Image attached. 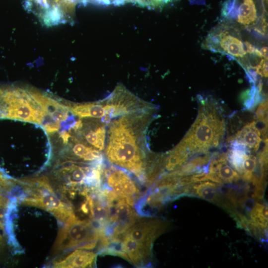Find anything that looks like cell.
Wrapping results in <instances>:
<instances>
[{
  "instance_id": "6da1fadb",
  "label": "cell",
  "mask_w": 268,
  "mask_h": 268,
  "mask_svg": "<svg viewBox=\"0 0 268 268\" xmlns=\"http://www.w3.org/2000/svg\"><path fill=\"white\" fill-rule=\"evenodd\" d=\"M133 122L127 116L113 123L108 132L106 156L111 163L142 177L144 158Z\"/></svg>"
},
{
  "instance_id": "7a4b0ae2",
  "label": "cell",
  "mask_w": 268,
  "mask_h": 268,
  "mask_svg": "<svg viewBox=\"0 0 268 268\" xmlns=\"http://www.w3.org/2000/svg\"><path fill=\"white\" fill-rule=\"evenodd\" d=\"M194 123L179 143L188 151L190 156L207 153L222 142L225 123L220 107L211 101L202 100Z\"/></svg>"
},
{
  "instance_id": "3957f363",
  "label": "cell",
  "mask_w": 268,
  "mask_h": 268,
  "mask_svg": "<svg viewBox=\"0 0 268 268\" xmlns=\"http://www.w3.org/2000/svg\"><path fill=\"white\" fill-rule=\"evenodd\" d=\"M164 225L157 219H137L123 232L113 238L117 243L119 256L136 266H142L149 260L155 239Z\"/></svg>"
},
{
  "instance_id": "277c9868",
  "label": "cell",
  "mask_w": 268,
  "mask_h": 268,
  "mask_svg": "<svg viewBox=\"0 0 268 268\" xmlns=\"http://www.w3.org/2000/svg\"><path fill=\"white\" fill-rule=\"evenodd\" d=\"M2 118L42 125L46 115L30 89L4 85L0 86V119Z\"/></svg>"
},
{
  "instance_id": "5b68a950",
  "label": "cell",
  "mask_w": 268,
  "mask_h": 268,
  "mask_svg": "<svg viewBox=\"0 0 268 268\" xmlns=\"http://www.w3.org/2000/svg\"><path fill=\"white\" fill-rule=\"evenodd\" d=\"M99 237L98 229L90 220L80 219L74 214L59 230L53 246V254L73 249H92Z\"/></svg>"
},
{
  "instance_id": "8992f818",
  "label": "cell",
  "mask_w": 268,
  "mask_h": 268,
  "mask_svg": "<svg viewBox=\"0 0 268 268\" xmlns=\"http://www.w3.org/2000/svg\"><path fill=\"white\" fill-rule=\"evenodd\" d=\"M22 184L29 195L22 200V204L49 211L64 223L74 214L72 207L56 196L47 178L23 180Z\"/></svg>"
},
{
  "instance_id": "52a82bcc",
  "label": "cell",
  "mask_w": 268,
  "mask_h": 268,
  "mask_svg": "<svg viewBox=\"0 0 268 268\" xmlns=\"http://www.w3.org/2000/svg\"><path fill=\"white\" fill-rule=\"evenodd\" d=\"M208 48L238 59L245 58L247 54L238 29L223 24L216 27L206 39Z\"/></svg>"
},
{
  "instance_id": "ba28073f",
  "label": "cell",
  "mask_w": 268,
  "mask_h": 268,
  "mask_svg": "<svg viewBox=\"0 0 268 268\" xmlns=\"http://www.w3.org/2000/svg\"><path fill=\"white\" fill-rule=\"evenodd\" d=\"M106 174L108 186L134 202L133 199L138 194V190L130 176L126 172L114 167L109 169Z\"/></svg>"
},
{
  "instance_id": "9c48e42d",
  "label": "cell",
  "mask_w": 268,
  "mask_h": 268,
  "mask_svg": "<svg viewBox=\"0 0 268 268\" xmlns=\"http://www.w3.org/2000/svg\"><path fill=\"white\" fill-rule=\"evenodd\" d=\"M208 172L216 174L222 183H233L240 178L239 174L228 164L226 153L215 152L208 165Z\"/></svg>"
},
{
  "instance_id": "30bf717a",
  "label": "cell",
  "mask_w": 268,
  "mask_h": 268,
  "mask_svg": "<svg viewBox=\"0 0 268 268\" xmlns=\"http://www.w3.org/2000/svg\"><path fill=\"white\" fill-rule=\"evenodd\" d=\"M68 111L80 118H107V121L110 114L109 104L103 105L97 103H88L83 104H70L63 102Z\"/></svg>"
},
{
  "instance_id": "8fae6325",
  "label": "cell",
  "mask_w": 268,
  "mask_h": 268,
  "mask_svg": "<svg viewBox=\"0 0 268 268\" xmlns=\"http://www.w3.org/2000/svg\"><path fill=\"white\" fill-rule=\"evenodd\" d=\"M236 140L244 143L247 147L256 152L262 141L261 132L255 120L247 123L238 130L233 135L227 138V142Z\"/></svg>"
},
{
  "instance_id": "7c38bea8",
  "label": "cell",
  "mask_w": 268,
  "mask_h": 268,
  "mask_svg": "<svg viewBox=\"0 0 268 268\" xmlns=\"http://www.w3.org/2000/svg\"><path fill=\"white\" fill-rule=\"evenodd\" d=\"M96 255L85 249H76L64 259L54 263L55 268H72L91 267L95 262Z\"/></svg>"
},
{
  "instance_id": "4fadbf2b",
  "label": "cell",
  "mask_w": 268,
  "mask_h": 268,
  "mask_svg": "<svg viewBox=\"0 0 268 268\" xmlns=\"http://www.w3.org/2000/svg\"><path fill=\"white\" fill-rule=\"evenodd\" d=\"M196 183L188 186L187 194L197 196L221 205L223 200L220 198L217 190L219 184L207 181Z\"/></svg>"
},
{
  "instance_id": "5bb4252c",
  "label": "cell",
  "mask_w": 268,
  "mask_h": 268,
  "mask_svg": "<svg viewBox=\"0 0 268 268\" xmlns=\"http://www.w3.org/2000/svg\"><path fill=\"white\" fill-rule=\"evenodd\" d=\"M237 21L245 27L258 23V11L254 0H243L238 7Z\"/></svg>"
},
{
  "instance_id": "9a60e30c",
  "label": "cell",
  "mask_w": 268,
  "mask_h": 268,
  "mask_svg": "<svg viewBox=\"0 0 268 268\" xmlns=\"http://www.w3.org/2000/svg\"><path fill=\"white\" fill-rule=\"evenodd\" d=\"M248 222L263 229H267L268 206L261 203H255L250 210Z\"/></svg>"
},
{
  "instance_id": "2e32d148",
  "label": "cell",
  "mask_w": 268,
  "mask_h": 268,
  "mask_svg": "<svg viewBox=\"0 0 268 268\" xmlns=\"http://www.w3.org/2000/svg\"><path fill=\"white\" fill-rule=\"evenodd\" d=\"M106 133L105 126H100L85 132L84 135L87 142L101 151L105 147Z\"/></svg>"
},
{
  "instance_id": "e0dca14e",
  "label": "cell",
  "mask_w": 268,
  "mask_h": 268,
  "mask_svg": "<svg viewBox=\"0 0 268 268\" xmlns=\"http://www.w3.org/2000/svg\"><path fill=\"white\" fill-rule=\"evenodd\" d=\"M74 154L86 161H99L101 155L99 150L86 146L80 142L75 143L72 147Z\"/></svg>"
},
{
  "instance_id": "ac0fdd59",
  "label": "cell",
  "mask_w": 268,
  "mask_h": 268,
  "mask_svg": "<svg viewBox=\"0 0 268 268\" xmlns=\"http://www.w3.org/2000/svg\"><path fill=\"white\" fill-rule=\"evenodd\" d=\"M257 166V160L256 156L248 154L243 163L242 173L241 174L242 179L247 182L251 181L255 175L254 171Z\"/></svg>"
},
{
  "instance_id": "d6986e66",
  "label": "cell",
  "mask_w": 268,
  "mask_h": 268,
  "mask_svg": "<svg viewBox=\"0 0 268 268\" xmlns=\"http://www.w3.org/2000/svg\"><path fill=\"white\" fill-rule=\"evenodd\" d=\"M255 122L257 123L268 125V100L262 102L256 112Z\"/></svg>"
},
{
  "instance_id": "ffe728a7",
  "label": "cell",
  "mask_w": 268,
  "mask_h": 268,
  "mask_svg": "<svg viewBox=\"0 0 268 268\" xmlns=\"http://www.w3.org/2000/svg\"><path fill=\"white\" fill-rule=\"evenodd\" d=\"M9 204V200L0 195V230L4 231Z\"/></svg>"
},
{
  "instance_id": "44dd1931",
  "label": "cell",
  "mask_w": 268,
  "mask_h": 268,
  "mask_svg": "<svg viewBox=\"0 0 268 268\" xmlns=\"http://www.w3.org/2000/svg\"><path fill=\"white\" fill-rule=\"evenodd\" d=\"M77 1L82 2H92L98 4L109 5L111 4H120L127 2L136 3L138 0H75Z\"/></svg>"
},
{
  "instance_id": "7402d4cb",
  "label": "cell",
  "mask_w": 268,
  "mask_h": 268,
  "mask_svg": "<svg viewBox=\"0 0 268 268\" xmlns=\"http://www.w3.org/2000/svg\"><path fill=\"white\" fill-rule=\"evenodd\" d=\"M254 68L256 73L262 77H268V59L263 58Z\"/></svg>"
},
{
  "instance_id": "603a6c76",
  "label": "cell",
  "mask_w": 268,
  "mask_h": 268,
  "mask_svg": "<svg viewBox=\"0 0 268 268\" xmlns=\"http://www.w3.org/2000/svg\"><path fill=\"white\" fill-rule=\"evenodd\" d=\"M260 51L263 58L268 59V47H263Z\"/></svg>"
},
{
  "instance_id": "cb8c5ba5",
  "label": "cell",
  "mask_w": 268,
  "mask_h": 268,
  "mask_svg": "<svg viewBox=\"0 0 268 268\" xmlns=\"http://www.w3.org/2000/svg\"><path fill=\"white\" fill-rule=\"evenodd\" d=\"M4 175V173L2 171L1 169H0V176H3Z\"/></svg>"
}]
</instances>
